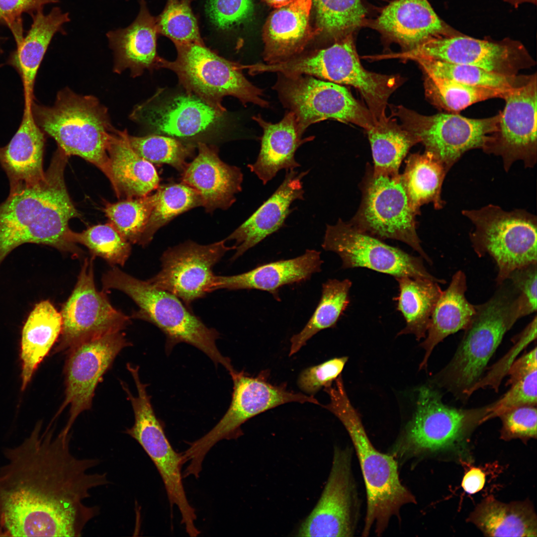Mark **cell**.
I'll return each mask as SVG.
<instances>
[{"label":"cell","instance_id":"cell-27","mask_svg":"<svg viewBox=\"0 0 537 537\" xmlns=\"http://www.w3.org/2000/svg\"><path fill=\"white\" fill-rule=\"evenodd\" d=\"M308 173L286 171L283 181L272 194L226 239L235 241L236 251L232 260L285 225V220L294 210L290 208L291 204L304 199L302 180Z\"/></svg>","mask_w":537,"mask_h":537},{"label":"cell","instance_id":"cell-5","mask_svg":"<svg viewBox=\"0 0 537 537\" xmlns=\"http://www.w3.org/2000/svg\"><path fill=\"white\" fill-rule=\"evenodd\" d=\"M101 280L103 290H120L135 302L139 309L133 314L134 318L150 322L163 332L167 354L177 344L185 343L203 352L216 365H223L229 373L233 370L230 359L217 347L218 332L206 326L179 298L116 267L104 273Z\"/></svg>","mask_w":537,"mask_h":537},{"label":"cell","instance_id":"cell-19","mask_svg":"<svg viewBox=\"0 0 537 537\" xmlns=\"http://www.w3.org/2000/svg\"><path fill=\"white\" fill-rule=\"evenodd\" d=\"M226 112L210 105L197 95L183 91L159 89L136 106L131 119L155 134L189 143L215 130Z\"/></svg>","mask_w":537,"mask_h":537},{"label":"cell","instance_id":"cell-50","mask_svg":"<svg viewBox=\"0 0 537 537\" xmlns=\"http://www.w3.org/2000/svg\"><path fill=\"white\" fill-rule=\"evenodd\" d=\"M502 422L501 438L504 440L537 438L536 406L525 405L509 409L499 416Z\"/></svg>","mask_w":537,"mask_h":537},{"label":"cell","instance_id":"cell-14","mask_svg":"<svg viewBox=\"0 0 537 537\" xmlns=\"http://www.w3.org/2000/svg\"><path fill=\"white\" fill-rule=\"evenodd\" d=\"M277 75L273 88L284 106L294 113L301 135L311 125L328 119L365 130L376 123L367 107L343 85L306 75Z\"/></svg>","mask_w":537,"mask_h":537},{"label":"cell","instance_id":"cell-24","mask_svg":"<svg viewBox=\"0 0 537 537\" xmlns=\"http://www.w3.org/2000/svg\"><path fill=\"white\" fill-rule=\"evenodd\" d=\"M379 32L389 42L399 44L402 52L416 48L431 38L461 33L436 14L428 0H395L365 26Z\"/></svg>","mask_w":537,"mask_h":537},{"label":"cell","instance_id":"cell-52","mask_svg":"<svg viewBox=\"0 0 537 537\" xmlns=\"http://www.w3.org/2000/svg\"><path fill=\"white\" fill-rule=\"evenodd\" d=\"M58 0H0V25L8 27L12 33L16 46L24 38L22 15H30L43 9L45 5Z\"/></svg>","mask_w":537,"mask_h":537},{"label":"cell","instance_id":"cell-25","mask_svg":"<svg viewBox=\"0 0 537 537\" xmlns=\"http://www.w3.org/2000/svg\"><path fill=\"white\" fill-rule=\"evenodd\" d=\"M196 148L197 155L182 171V181L199 194L206 212L226 210L242 190L243 173L240 168L223 162L215 146L199 142Z\"/></svg>","mask_w":537,"mask_h":537},{"label":"cell","instance_id":"cell-32","mask_svg":"<svg viewBox=\"0 0 537 537\" xmlns=\"http://www.w3.org/2000/svg\"><path fill=\"white\" fill-rule=\"evenodd\" d=\"M126 130L116 129L107 145L110 175L108 178L118 198L148 195L159 186L160 178L153 165L140 157L131 147Z\"/></svg>","mask_w":537,"mask_h":537},{"label":"cell","instance_id":"cell-29","mask_svg":"<svg viewBox=\"0 0 537 537\" xmlns=\"http://www.w3.org/2000/svg\"><path fill=\"white\" fill-rule=\"evenodd\" d=\"M321 252L307 250L295 258L280 260L259 266L247 272L231 276H216L215 289H257L270 293L280 301L279 289L309 279L321 271Z\"/></svg>","mask_w":537,"mask_h":537},{"label":"cell","instance_id":"cell-55","mask_svg":"<svg viewBox=\"0 0 537 537\" xmlns=\"http://www.w3.org/2000/svg\"><path fill=\"white\" fill-rule=\"evenodd\" d=\"M485 483V473L477 467L470 468L463 476L461 486L468 494H475L483 488Z\"/></svg>","mask_w":537,"mask_h":537},{"label":"cell","instance_id":"cell-9","mask_svg":"<svg viewBox=\"0 0 537 537\" xmlns=\"http://www.w3.org/2000/svg\"><path fill=\"white\" fill-rule=\"evenodd\" d=\"M461 213L473 225L469 237L475 252L480 257L489 255L495 262L498 285L516 269L537 263L536 215L522 209L505 210L492 204Z\"/></svg>","mask_w":537,"mask_h":537},{"label":"cell","instance_id":"cell-37","mask_svg":"<svg viewBox=\"0 0 537 537\" xmlns=\"http://www.w3.org/2000/svg\"><path fill=\"white\" fill-rule=\"evenodd\" d=\"M395 278L399 292L394 300L406 322L397 336L413 334L420 341L426 336L432 313L442 290L439 282L428 279L408 276Z\"/></svg>","mask_w":537,"mask_h":537},{"label":"cell","instance_id":"cell-48","mask_svg":"<svg viewBox=\"0 0 537 537\" xmlns=\"http://www.w3.org/2000/svg\"><path fill=\"white\" fill-rule=\"evenodd\" d=\"M71 241L86 246L91 257H100L109 264L123 266L130 255L131 244L109 223L96 225L81 232L72 231Z\"/></svg>","mask_w":537,"mask_h":537},{"label":"cell","instance_id":"cell-43","mask_svg":"<svg viewBox=\"0 0 537 537\" xmlns=\"http://www.w3.org/2000/svg\"><path fill=\"white\" fill-rule=\"evenodd\" d=\"M537 347L513 362L507 374L509 390L498 400L492 402L483 422L499 417L511 408L525 405L537 406Z\"/></svg>","mask_w":537,"mask_h":537},{"label":"cell","instance_id":"cell-18","mask_svg":"<svg viewBox=\"0 0 537 537\" xmlns=\"http://www.w3.org/2000/svg\"><path fill=\"white\" fill-rule=\"evenodd\" d=\"M322 247L338 254L344 269L365 268L395 278L408 276L446 283L428 272L421 257L387 245L341 219L335 225H327Z\"/></svg>","mask_w":537,"mask_h":537},{"label":"cell","instance_id":"cell-21","mask_svg":"<svg viewBox=\"0 0 537 537\" xmlns=\"http://www.w3.org/2000/svg\"><path fill=\"white\" fill-rule=\"evenodd\" d=\"M93 259L85 260L76 285L62 307V330L55 352H67L85 340L122 331L130 322L128 316L112 306L103 290L96 289Z\"/></svg>","mask_w":537,"mask_h":537},{"label":"cell","instance_id":"cell-8","mask_svg":"<svg viewBox=\"0 0 537 537\" xmlns=\"http://www.w3.org/2000/svg\"><path fill=\"white\" fill-rule=\"evenodd\" d=\"M272 70L285 76L309 75L341 85L353 87L360 93L376 122L385 119L390 95L402 84L398 76L366 70L357 53L354 35L274 64Z\"/></svg>","mask_w":537,"mask_h":537},{"label":"cell","instance_id":"cell-6","mask_svg":"<svg viewBox=\"0 0 537 537\" xmlns=\"http://www.w3.org/2000/svg\"><path fill=\"white\" fill-rule=\"evenodd\" d=\"M34 120L52 137L67 156H78L93 164L108 178L107 145L115 130L107 108L92 95H82L66 88L60 91L52 106L31 104Z\"/></svg>","mask_w":537,"mask_h":537},{"label":"cell","instance_id":"cell-42","mask_svg":"<svg viewBox=\"0 0 537 537\" xmlns=\"http://www.w3.org/2000/svg\"><path fill=\"white\" fill-rule=\"evenodd\" d=\"M312 6L315 10V29L329 45L354 35L367 20L362 0H312Z\"/></svg>","mask_w":537,"mask_h":537},{"label":"cell","instance_id":"cell-20","mask_svg":"<svg viewBox=\"0 0 537 537\" xmlns=\"http://www.w3.org/2000/svg\"><path fill=\"white\" fill-rule=\"evenodd\" d=\"M503 99L505 105L497 128L482 150L501 158L506 172L517 161L533 168L537 161V74L529 75Z\"/></svg>","mask_w":537,"mask_h":537},{"label":"cell","instance_id":"cell-13","mask_svg":"<svg viewBox=\"0 0 537 537\" xmlns=\"http://www.w3.org/2000/svg\"><path fill=\"white\" fill-rule=\"evenodd\" d=\"M131 374L137 388L136 396L126 384L121 382L134 415V424L125 433L140 445L154 462L164 482L171 507L177 506L186 532L190 537L196 536L199 531L195 524V510L189 503L182 483V453L174 450L166 437L163 423L157 417L147 393V385L141 382L139 371L133 370Z\"/></svg>","mask_w":537,"mask_h":537},{"label":"cell","instance_id":"cell-33","mask_svg":"<svg viewBox=\"0 0 537 537\" xmlns=\"http://www.w3.org/2000/svg\"><path fill=\"white\" fill-rule=\"evenodd\" d=\"M43 10L30 14L32 18L31 27L6 62L19 74L26 102L33 100L37 73L52 38L57 32L64 33L63 26L70 21L69 13L63 12L59 7H54L47 14Z\"/></svg>","mask_w":537,"mask_h":537},{"label":"cell","instance_id":"cell-38","mask_svg":"<svg viewBox=\"0 0 537 537\" xmlns=\"http://www.w3.org/2000/svg\"><path fill=\"white\" fill-rule=\"evenodd\" d=\"M447 172L445 166L431 152L411 154L406 161L402 179L411 205L418 215L420 207L432 203L440 210L445 202L442 187Z\"/></svg>","mask_w":537,"mask_h":537},{"label":"cell","instance_id":"cell-51","mask_svg":"<svg viewBox=\"0 0 537 537\" xmlns=\"http://www.w3.org/2000/svg\"><path fill=\"white\" fill-rule=\"evenodd\" d=\"M348 360V357L335 358L305 368L298 376V387L308 395L314 396L341 374Z\"/></svg>","mask_w":537,"mask_h":537},{"label":"cell","instance_id":"cell-30","mask_svg":"<svg viewBox=\"0 0 537 537\" xmlns=\"http://www.w3.org/2000/svg\"><path fill=\"white\" fill-rule=\"evenodd\" d=\"M158 34L156 17L150 14L145 0H140L135 20L126 28L106 33L114 54V72L119 74L129 69L131 76L136 77L146 70L158 69Z\"/></svg>","mask_w":537,"mask_h":537},{"label":"cell","instance_id":"cell-47","mask_svg":"<svg viewBox=\"0 0 537 537\" xmlns=\"http://www.w3.org/2000/svg\"><path fill=\"white\" fill-rule=\"evenodd\" d=\"M128 140L135 152L152 164H168L182 172L196 144L164 135L150 134L138 137L128 133Z\"/></svg>","mask_w":537,"mask_h":537},{"label":"cell","instance_id":"cell-2","mask_svg":"<svg viewBox=\"0 0 537 537\" xmlns=\"http://www.w3.org/2000/svg\"><path fill=\"white\" fill-rule=\"evenodd\" d=\"M68 157L58 148L42 179L10 190L0 203V265L10 252L25 243L48 245L76 258L83 256L71 241L69 226L80 214L65 184Z\"/></svg>","mask_w":537,"mask_h":537},{"label":"cell","instance_id":"cell-16","mask_svg":"<svg viewBox=\"0 0 537 537\" xmlns=\"http://www.w3.org/2000/svg\"><path fill=\"white\" fill-rule=\"evenodd\" d=\"M392 58L414 60L429 59L476 67L507 77L519 75L536 62L519 41L509 38L479 39L462 33L430 38L408 52L393 54Z\"/></svg>","mask_w":537,"mask_h":537},{"label":"cell","instance_id":"cell-58","mask_svg":"<svg viewBox=\"0 0 537 537\" xmlns=\"http://www.w3.org/2000/svg\"><path fill=\"white\" fill-rule=\"evenodd\" d=\"M3 39H4V38H3ZM3 40H2V41H3ZM2 41H1V42H2ZM1 43H0V44H1Z\"/></svg>","mask_w":537,"mask_h":537},{"label":"cell","instance_id":"cell-12","mask_svg":"<svg viewBox=\"0 0 537 537\" xmlns=\"http://www.w3.org/2000/svg\"><path fill=\"white\" fill-rule=\"evenodd\" d=\"M417 215L410 203L401 174L370 170L362 184L360 205L350 223L380 239H394L407 244L431 264L416 232Z\"/></svg>","mask_w":537,"mask_h":537},{"label":"cell","instance_id":"cell-26","mask_svg":"<svg viewBox=\"0 0 537 537\" xmlns=\"http://www.w3.org/2000/svg\"><path fill=\"white\" fill-rule=\"evenodd\" d=\"M312 6V0H291L275 8L263 28L266 64L284 62L303 53L318 34L310 24Z\"/></svg>","mask_w":537,"mask_h":537},{"label":"cell","instance_id":"cell-39","mask_svg":"<svg viewBox=\"0 0 537 537\" xmlns=\"http://www.w3.org/2000/svg\"><path fill=\"white\" fill-rule=\"evenodd\" d=\"M374 166L378 173H398L410 148L418 143L416 138L391 116L377 122L366 130Z\"/></svg>","mask_w":537,"mask_h":537},{"label":"cell","instance_id":"cell-31","mask_svg":"<svg viewBox=\"0 0 537 537\" xmlns=\"http://www.w3.org/2000/svg\"><path fill=\"white\" fill-rule=\"evenodd\" d=\"M253 119L262 128L263 133L257 159L248 165L250 171L266 184L281 170L287 171L299 167L295 159L296 150L315 137L302 138L294 113L288 111L276 123L265 120L260 115L254 116Z\"/></svg>","mask_w":537,"mask_h":537},{"label":"cell","instance_id":"cell-17","mask_svg":"<svg viewBox=\"0 0 537 537\" xmlns=\"http://www.w3.org/2000/svg\"><path fill=\"white\" fill-rule=\"evenodd\" d=\"M353 449L337 446L331 471L317 504L301 523L298 537H352L359 518L360 502L352 470Z\"/></svg>","mask_w":537,"mask_h":537},{"label":"cell","instance_id":"cell-40","mask_svg":"<svg viewBox=\"0 0 537 537\" xmlns=\"http://www.w3.org/2000/svg\"><path fill=\"white\" fill-rule=\"evenodd\" d=\"M426 98L442 112L459 113L476 102L503 98L509 90L468 85L423 73Z\"/></svg>","mask_w":537,"mask_h":537},{"label":"cell","instance_id":"cell-22","mask_svg":"<svg viewBox=\"0 0 537 537\" xmlns=\"http://www.w3.org/2000/svg\"><path fill=\"white\" fill-rule=\"evenodd\" d=\"M129 344L122 331H117L85 340L66 352L65 399L57 414L69 408L65 430L69 431L78 416L91 408L100 379L117 355Z\"/></svg>","mask_w":537,"mask_h":537},{"label":"cell","instance_id":"cell-57","mask_svg":"<svg viewBox=\"0 0 537 537\" xmlns=\"http://www.w3.org/2000/svg\"><path fill=\"white\" fill-rule=\"evenodd\" d=\"M264 0L267 3L270 5V6H271L274 7V8H277V7H279L280 6H281L287 3L291 0Z\"/></svg>","mask_w":537,"mask_h":537},{"label":"cell","instance_id":"cell-7","mask_svg":"<svg viewBox=\"0 0 537 537\" xmlns=\"http://www.w3.org/2000/svg\"><path fill=\"white\" fill-rule=\"evenodd\" d=\"M491 403L470 409L448 406L433 386L418 390L416 408L388 454L398 464L448 449L462 442L483 422Z\"/></svg>","mask_w":537,"mask_h":537},{"label":"cell","instance_id":"cell-41","mask_svg":"<svg viewBox=\"0 0 537 537\" xmlns=\"http://www.w3.org/2000/svg\"><path fill=\"white\" fill-rule=\"evenodd\" d=\"M352 284L349 279H329L323 283L321 298L313 315L302 330L290 339L289 356L299 351L319 331L336 326L350 303Z\"/></svg>","mask_w":537,"mask_h":537},{"label":"cell","instance_id":"cell-3","mask_svg":"<svg viewBox=\"0 0 537 537\" xmlns=\"http://www.w3.org/2000/svg\"><path fill=\"white\" fill-rule=\"evenodd\" d=\"M330 402L321 405L333 413L347 430L356 452L363 475L366 510L363 537L374 529L381 536L392 517L400 519L402 507L416 501L414 495L402 484L398 464L388 453L377 450L370 442L359 414L352 404L341 377L324 388Z\"/></svg>","mask_w":537,"mask_h":537},{"label":"cell","instance_id":"cell-45","mask_svg":"<svg viewBox=\"0 0 537 537\" xmlns=\"http://www.w3.org/2000/svg\"><path fill=\"white\" fill-rule=\"evenodd\" d=\"M423 73L453 80L468 85L509 90L524 82L528 75L507 77L467 65L429 59L414 60Z\"/></svg>","mask_w":537,"mask_h":537},{"label":"cell","instance_id":"cell-11","mask_svg":"<svg viewBox=\"0 0 537 537\" xmlns=\"http://www.w3.org/2000/svg\"><path fill=\"white\" fill-rule=\"evenodd\" d=\"M269 373L262 371L251 376L235 370L230 375L233 382L229 408L218 423L201 438L189 444L182 453L188 475L198 477L205 456L222 440L236 439L243 435L241 426L253 417L280 405L296 402L320 405L313 396L290 391L283 384L275 385L268 381Z\"/></svg>","mask_w":537,"mask_h":537},{"label":"cell","instance_id":"cell-23","mask_svg":"<svg viewBox=\"0 0 537 537\" xmlns=\"http://www.w3.org/2000/svg\"><path fill=\"white\" fill-rule=\"evenodd\" d=\"M226 240L208 245L188 241L168 248L161 258V269L147 280L157 288L179 298L190 308L195 300L215 290L213 267L235 246Z\"/></svg>","mask_w":537,"mask_h":537},{"label":"cell","instance_id":"cell-4","mask_svg":"<svg viewBox=\"0 0 537 537\" xmlns=\"http://www.w3.org/2000/svg\"><path fill=\"white\" fill-rule=\"evenodd\" d=\"M486 302L475 305V313L449 362L433 382L457 399L465 400L481 379L486 367L521 315L518 293L506 280Z\"/></svg>","mask_w":537,"mask_h":537},{"label":"cell","instance_id":"cell-53","mask_svg":"<svg viewBox=\"0 0 537 537\" xmlns=\"http://www.w3.org/2000/svg\"><path fill=\"white\" fill-rule=\"evenodd\" d=\"M207 10L212 22L222 29L245 20L253 10L252 0H207Z\"/></svg>","mask_w":537,"mask_h":537},{"label":"cell","instance_id":"cell-56","mask_svg":"<svg viewBox=\"0 0 537 537\" xmlns=\"http://www.w3.org/2000/svg\"><path fill=\"white\" fill-rule=\"evenodd\" d=\"M505 2H506L515 7L517 8L522 4L525 3H530L532 4H536L537 3V0H502Z\"/></svg>","mask_w":537,"mask_h":537},{"label":"cell","instance_id":"cell-10","mask_svg":"<svg viewBox=\"0 0 537 537\" xmlns=\"http://www.w3.org/2000/svg\"><path fill=\"white\" fill-rule=\"evenodd\" d=\"M174 61L160 57L158 68L173 71L183 89L197 95L213 107L226 112L222 104L225 96H233L243 104L253 103L267 107L263 90L250 82L242 73L243 65L217 55L204 43L175 45Z\"/></svg>","mask_w":537,"mask_h":537},{"label":"cell","instance_id":"cell-44","mask_svg":"<svg viewBox=\"0 0 537 537\" xmlns=\"http://www.w3.org/2000/svg\"><path fill=\"white\" fill-rule=\"evenodd\" d=\"M156 200L148 220L141 244L146 246L157 231L179 214L201 206L199 194L181 182L171 183L158 187Z\"/></svg>","mask_w":537,"mask_h":537},{"label":"cell","instance_id":"cell-54","mask_svg":"<svg viewBox=\"0 0 537 537\" xmlns=\"http://www.w3.org/2000/svg\"><path fill=\"white\" fill-rule=\"evenodd\" d=\"M537 263L523 266L513 271L507 278L518 292L523 317L537 310Z\"/></svg>","mask_w":537,"mask_h":537},{"label":"cell","instance_id":"cell-34","mask_svg":"<svg viewBox=\"0 0 537 537\" xmlns=\"http://www.w3.org/2000/svg\"><path fill=\"white\" fill-rule=\"evenodd\" d=\"M466 275L461 270L452 276L448 287L442 291L434 306L425 340L420 346L425 350L419 369H426L428 359L435 347L446 338L465 330L475 313V305L465 296Z\"/></svg>","mask_w":537,"mask_h":537},{"label":"cell","instance_id":"cell-36","mask_svg":"<svg viewBox=\"0 0 537 537\" xmlns=\"http://www.w3.org/2000/svg\"><path fill=\"white\" fill-rule=\"evenodd\" d=\"M468 521L486 536H537L536 515L528 502L504 503L488 497L477 505Z\"/></svg>","mask_w":537,"mask_h":537},{"label":"cell","instance_id":"cell-15","mask_svg":"<svg viewBox=\"0 0 537 537\" xmlns=\"http://www.w3.org/2000/svg\"><path fill=\"white\" fill-rule=\"evenodd\" d=\"M392 116L431 152L448 172L467 151L482 149L496 129L499 112L490 117L471 118L459 113L425 115L402 105L391 107Z\"/></svg>","mask_w":537,"mask_h":537},{"label":"cell","instance_id":"cell-1","mask_svg":"<svg viewBox=\"0 0 537 537\" xmlns=\"http://www.w3.org/2000/svg\"><path fill=\"white\" fill-rule=\"evenodd\" d=\"M41 426L18 446L4 449L0 467V536L80 537L99 513L84 503L92 488L109 483L99 463L71 451L70 434H41Z\"/></svg>","mask_w":537,"mask_h":537},{"label":"cell","instance_id":"cell-35","mask_svg":"<svg viewBox=\"0 0 537 537\" xmlns=\"http://www.w3.org/2000/svg\"><path fill=\"white\" fill-rule=\"evenodd\" d=\"M62 326L60 312L48 300L36 304L29 314L21 333L22 390L26 387L39 365L57 342Z\"/></svg>","mask_w":537,"mask_h":537},{"label":"cell","instance_id":"cell-28","mask_svg":"<svg viewBox=\"0 0 537 537\" xmlns=\"http://www.w3.org/2000/svg\"><path fill=\"white\" fill-rule=\"evenodd\" d=\"M32 101L24 102L18 130L7 145L0 147V165L8 178L10 190L34 184L45 176L44 133L33 118Z\"/></svg>","mask_w":537,"mask_h":537},{"label":"cell","instance_id":"cell-49","mask_svg":"<svg viewBox=\"0 0 537 537\" xmlns=\"http://www.w3.org/2000/svg\"><path fill=\"white\" fill-rule=\"evenodd\" d=\"M192 0H167L163 11L156 17L158 34L167 37L175 45L204 43L191 9Z\"/></svg>","mask_w":537,"mask_h":537},{"label":"cell","instance_id":"cell-46","mask_svg":"<svg viewBox=\"0 0 537 537\" xmlns=\"http://www.w3.org/2000/svg\"><path fill=\"white\" fill-rule=\"evenodd\" d=\"M156 200V194L106 203L104 212L109 223L130 244L141 245Z\"/></svg>","mask_w":537,"mask_h":537}]
</instances>
